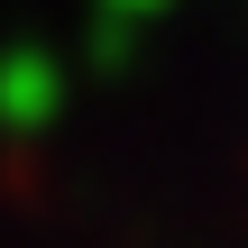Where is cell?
I'll use <instances>...</instances> for the list:
<instances>
[{"instance_id": "cell-1", "label": "cell", "mask_w": 248, "mask_h": 248, "mask_svg": "<svg viewBox=\"0 0 248 248\" xmlns=\"http://www.w3.org/2000/svg\"><path fill=\"white\" fill-rule=\"evenodd\" d=\"M55 110H64V64L46 46H9L0 55V129L37 138V129H55Z\"/></svg>"}, {"instance_id": "cell-2", "label": "cell", "mask_w": 248, "mask_h": 248, "mask_svg": "<svg viewBox=\"0 0 248 248\" xmlns=\"http://www.w3.org/2000/svg\"><path fill=\"white\" fill-rule=\"evenodd\" d=\"M101 9H120V18H147V9H166V0H101Z\"/></svg>"}]
</instances>
